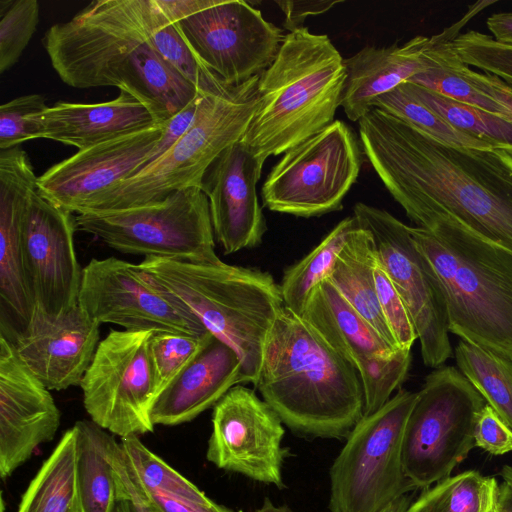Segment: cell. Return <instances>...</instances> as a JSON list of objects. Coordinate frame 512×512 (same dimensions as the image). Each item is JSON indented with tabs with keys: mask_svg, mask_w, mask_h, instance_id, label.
Here are the masks:
<instances>
[{
	"mask_svg": "<svg viewBox=\"0 0 512 512\" xmlns=\"http://www.w3.org/2000/svg\"><path fill=\"white\" fill-rule=\"evenodd\" d=\"M358 126L364 155L417 227L448 216L512 254V154L445 144L377 108Z\"/></svg>",
	"mask_w": 512,
	"mask_h": 512,
	"instance_id": "1",
	"label": "cell"
},
{
	"mask_svg": "<svg viewBox=\"0 0 512 512\" xmlns=\"http://www.w3.org/2000/svg\"><path fill=\"white\" fill-rule=\"evenodd\" d=\"M162 11L156 0H95L52 25L42 44L60 79L73 88L114 86L165 124L200 89L157 51L152 33Z\"/></svg>",
	"mask_w": 512,
	"mask_h": 512,
	"instance_id": "2",
	"label": "cell"
},
{
	"mask_svg": "<svg viewBox=\"0 0 512 512\" xmlns=\"http://www.w3.org/2000/svg\"><path fill=\"white\" fill-rule=\"evenodd\" d=\"M255 386L282 422L302 435L343 437L363 417L355 366L285 306L267 335Z\"/></svg>",
	"mask_w": 512,
	"mask_h": 512,
	"instance_id": "3",
	"label": "cell"
},
{
	"mask_svg": "<svg viewBox=\"0 0 512 512\" xmlns=\"http://www.w3.org/2000/svg\"><path fill=\"white\" fill-rule=\"evenodd\" d=\"M410 233L441 283L449 332L512 361V254L448 216Z\"/></svg>",
	"mask_w": 512,
	"mask_h": 512,
	"instance_id": "4",
	"label": "cell"
},
{
	"mask_svg": "<svg viewBox=\"0 0 512 512\" xmlns=\"http://www.w3.org/2000/svg\"><path fill=\"white\" fill-rule=\"evenodd\" d=\"M139 264L208 332L237 353L239 384L255 385L267 335L284 307L280 285L272 275L224 263L219 257H146Z\"/></svg>",
	"mask_w": 512,
	"mask_h": 512,
	"instance_id": "5",
	"label": "cell"
},
{
	"mask_svg": "<svg viewBox=\"0 0 512 512\" xmlns=\"http://www.w3.org/2000/svg\"><path fill=\"white\" fill-rule=\"evenodd\" d=\"M345 79L344 59L327 35L288 32L259 76L258 108L240 141L263 163L285 153L334 121Z\"/></svg>",
	"mask_w": 512,
	"mask_h": 512,
	"instance_id": "6",
	"label": "cell"
},
{
	"mask_svg": "<svg viewBox=\"0 0 512 512\" xmlns=\"http://www.w3.org/2000/svg\"><path fill=\"white\" fill-rule=\"evenodd\" d=\"M258 79L206 87L184 135L157 160L100 195L86 213L138 207L178 190L201 188L213 162L247 131L259 104Z\"/></svg>",
	"mask_w": 512,
	"mask_h": 512,
	"instance_id": "7",
	"label": "cell"
},
{
	"mask_svg": "<svg viewBox=\"0 0 512 512\" xmlns=\"http://www.w3.org/2000/svg\"><path fill=\"white\" fill-rule=\"evenodd\" d=\"M485 399L454 366L434 368L417 391L402 441L406 477L427 489L450 476L475 447L474 431Z\"/></svg>",
	"mask_w": 512,
	"mask_h": 512,
	"instance_id": "8",
	"label": "cell"
},
{
	"mask_svg": "<svg viewBox=\"0 0 512 512\" xmlns=\"http://www.w3.org/2000/svg\"><path fill=\"white\" fill-rule=\"evenodd\" d=\"M417 392L399 389L353 427L330 469L331 512H379L415 490L402 463L403 434Z\"/></svg>",
	"mask_w": 512,
	"mask_h": 512,
	"instance_id": "9",
	"label": "cell"
},
{
	"mask_svg": "<svg viewBox=\"0 0 512 512\" xmlns=\"http://www.w3.org/2000/svg\"><path fill=\"white\" fill-rule=\"evenodd\" d=\"M76 227L122 253L161 258L214 260L209 201L199 187L159 202L128 209L76 215Z\"/></svg>",
	"mask_w": 512,
	"mask_h": 512,
	"instance_id": "10",
	"label": "cell"
},
{
	"mask_svg": "<svg viewBox=\"0 0 512 512\" xmlns=\"http://www.w3.org/2000/svg\"><path fill=\"white\" fill-rule=\"evenodd\" d=\"M363 149L345 122L330 125L287 150L262 188L265 207L296 217H318L341 210L357 181Z\"/></svg>",
	"mask_w": 512,
	"mask_h": 512,
	"instance_id": "11",
	"label": "cell"
},
{
	"mask_svg": "<svg viewBox=\"0 0 512 512\" xmlns=\"http://www.w3.org/2000/svg\"><path fill=\"white\" fill-rule=\"evenodd\" d=\"M151 335L110 330L80 383L90 420L120 439L154 430L151 410L158 392L149 352Z\"/></svg>",
	"mask_w": 512,
	"mask_h": 512,
	"instance_id": "12",
	"label": "cell"
},
{
	"mask_svg": "<svg viewBox=\"0 0 512 512\" xmlns=\"http://www.w3.org/2000/svg\"><path fill=\"white\" fill-rule=\"evenodd\" d=\"M353 216L372 234L378 257L409 313L422 360L432 369L452 354L447 305L441 283L416 246L410 226L388 211L358 202Z\"/></svg>",
	"mask_w": 512,
	"mask_h": 512,
	"instance_id": "13",
	"label": "cell"
},
{
	"mask_svg": "<svg viewBox=\"0 0 512 512\" xmlns=\"http://www.w3.org/2000/svg\"><path fill=\"white\" fill-rule=\"evenodd\" d=\"M78 305L91 318L124 330L203 334L198 318L141 268L116 257L92 259L82 271Z\"/></svg>",
	"mask_w": 512,
	"mask_h": 512,
	"instance_id": "14",
	"label": "cell"
},
{
	"mask_svg": "<svg viewBox=\"0 0 512 512\" xmlns=\"http://www.w3.org/2000/svg\"><path fill=\"white\" fill-rule=\"evenodd\" d=\"M177 25L197 59L228 86L260 76L286 35L259 9L240 0H216Z\"/></svg>",
	"mask_w": 512,
	"mask_h": 512,
	"instance_id": "15",
	"label": "cell"
},
{
	"mask_svg": "<svg viewBox=\"0 0 512 512\" xmlns=\"http://www.w3.org/2000/svg\"><path fill=\"white\" fill-rule=\"evenodd\" d=\"M278 414L254 390L233 386L213 407L206 458L216 467L283 487Z\"/></svg>",
	"mask_w": 512,
	"mask_h": 512,
	"instance_id": "16",
	"label": "cell"
},
{
	"mask_svg": "<svg viewBox=\"0 0 512 512\" xmlns=\"http://www.w3.org/2000/svg\"><path fill=\"white\" fill-rule=\"evenodd\" d=\"M76 216L35 190L23 226L26 278L36 308L58 318L78 305L83 268L74 245Z\"/></svg>",
	"mask_w": 512,
	"mask_h": 512,
	"instance_id": "17",
	"label": "cell"
},
{
	"mask_svg": "<svg viewBox=\"0 0 512 512\" xmlns=\"http://www.w3.org/2000/svg\"><path fill=\"white\" fill-rule=\"evenodd\" d=\"M37 180L23 149L0 150V336L12 343L28 329L36 309L26 278L22 241Z\"/></svg>",
	"mask_w": 512,
	"mask_h": 512,
	"instance_id": "18",
	"label": "cell"
},
{
	"mask_svg": "<svg viewBox=\"0 0 512 512\" xmlns=\"http://www.w3.org/2000/svg\"><path fill=\"white\" fill-rule=\"evenodd\" d=\"M165 125L79 150L38 177V193L73 214L86 213L100 195L142 169Z\"/></svg>",
	"mask_w": 512,
	"mask_h": 512,
	"instance_id": "19",
	"label": "cell"
},
{
	"mask_svg": "<svg viewBox=\"0 0 512 512\" xmlns=\"http://www.w3.org/2000/svg\"><path fill=\"white\" fill-rule=\"evenodd\" d=\"M60 410L50 390L18 357L12 342L0 336V476L6 479L51 441L60 426Z\"/></svg>",
	"mask_w": 512,
	"mask_h": 512,
	"instance_id": "20",
	"label": "cell"
},
{
	"mask_svg": "<svg viewBox=\"0 0 512 512\" xmlns=\"http://www.w3.org/2000/svg\"><path fill=\"white\" fill-rule=\"evenodd\" d=\"M263 165L238 141L204 175L214 236L226 254L258 246L267 230L256 191Z\"/></svg>",
	"mask_w": 512,
	"mask_h": 512,
	"instance_id": "21",
	"label": "cell"
},
{
	"mask_svg": "<svg viewBox=\"0 0 512 512\" xmlns=\"http://www.w3.org/2000/svg\"><path fill=\"white\" fill-rule=\"evenodd\" d=\"M100 323L76 305L58 318L35 309L13 345L20 360L49 389L80 386L100 338Z\"/></svg>",
	"mask_w": 512,
	"mask_h": 512,
	"instance_id": "22",
	"label": "cell"
},
{
	"mask_svg": "<svg viewBox=\"0 0 512 512\" xmlns=\"http://www.w3.org/2000/svg\"><path fill=\"white\" fill-rule=\"evenodd\" d=\"M240 369L237 353L213 336L158 394L151 410L152 422L176 426L194 420L239 384Z\"/></svg>",
	"mask_w": 512,
	"mask_h": 512,
	"instance_id": "23",
	"label": "cell"
},
{
	"mask_svg": "<svg viewBox=\"0 0 512 512\" xmlns=\"http://www.w3.org/2000/svg\"><path fill=\"white\" fill-rule=\"evenodd\" d=\"M35 119L38 138L78 150L158 125L149 109L124 91L115 99L101 103L57 102Z\"/></svg>",
	"mask_w": 512,
	"mask_h": 512,
	"instance_id": "24",
	"label": "cell"
},
{
	"mask_svg": "<svg viewBox=\"0 0 512 512\" xmlns=\"http://www.w3.org/2000/svg\"><path fill=\"white\" fill-rule=\"evenodd\" d=\"M429 40L430 37L418 35L403 45L366 46L344 59L346 79L341 107L347 118L358 122L377 98L427 70L424 50Z\"/></svg>",
	"mask_w": 512,
	"mask_h": 512,
	"instance_id": "25",
	"label": "cell"
},
{
	"mask_svg": "<svg viewBox=\"0 0 512 512\" xmlns=\"http://www.w3.org/2000/svg\"><path fill=\"white\" fill-rule=\"evenodd\" d=\"M301 317L354 366L363 358L388 357L398 350L385 342L327 279L312 290Z\"/></svg>",
	"mask_w": 512,
	"mask_h": 512,
	"instance_id": "26",
	"label": "cell"
},
{
	"mask_svg": "<svg viewBox=\"0 0 512 512\" xmlns=\"http://www.w3.org/2000/svg\"><path fill=\"white\" fill-rule=\"evenodd\" d=\"M378 260L372 234L358 225L348 236L326 279L385 342L398 349L377 297L374 269Z\"/></svg>",
	"mask_w": 512,
	"mask_h": 512,
	"instance_id": "27",
	"label": "cell"
},
{
	"mask_svg": "<svg viewBox=\"0 0 512 512\" xmlns=\"http://www.w3.org/2000/svg\"><path fill=\"white\" fill-rule=\"evenodd\" d=\"M495 2H476L457 23L444 29L441 33L430 37L429 44L424 50V56L429 64V68L412 77L409 82L428 88L452 100L512 121V117L507 109L478 91L457 72L455 67L457 54L453 46V40L459 35V31L466 22L486 6Z\"/></svg>",
	"mask_w": 512,
	"mask_h": 512,
	"instance_id": "28",
	"label": "cell"
},
{
	"mask_svg": "<svg viewBox=\"0 0 512 512\" xmlns=\"http://www.w3.org/2000/svg\"><path fill=\"white\" fill-rule=\"evenodd\" d=\"M76 481L81 512H114L117 486L109 458L114 435L92 420L77 421Z\"/></svg>",
	"mask_w": 512,
	"mask_h": 512,
	"instance_id": "29",
	"label": "cell"
},
{
	"mask_svg": "<svg viewBox=\"0 0 512 512\" xmlns=\"http://www.w3.org/2000/svg\"><path fill=\"white\" fill-rule=\"evenodd\" d=\"M76 457V430L72 426L30 481L17 512H81Z\"/></svg>",
	"mask_w": 512,
	"mask_h": 512,
	"instance_id": "30",
	"label": "cell"
},
{
	"mask_svg": "<svg viewBox=\"0 0 512 512\" xmlns=\"http://www.w3.org/2000/svg\"><path fill=\"white\" fill-rule=\"evenodd\" d=\"M358 225L354 216L344 218L306 256L285 270L280 289L286 308L303 315L310 293L328 277L348 236Z\"/></svg>",
	"mask_w": 512,
	"mask_h": 512,
	"instance_id": "31",
	"label": "cell"
},
{
	"mask_svg": "<svg viewBox=\"0 0 512 512\" xmlns=\"http://www.w3.org/2000/svg\"><path fill=\"white\" fill-rule=\"evenodd\" d=\"M454 356L457 369L512 430V361L464 340Z\"/></svg>",
	"mask_w": 512,
	"mask_h": 512,
	"instance_id": "32",
	"label": "cell"
},
{
	"mask_svg": "<svg viewBox=\"0 0 512 512\" xmlns=\"http://www.w3.org/2000/svg\"><path fill=\"white\" fill-rule=\"evenodd\" d=\"M498 484L494 477L468 470L424 489L406 512H492Z\"/></svg>",
	"mask_w": 512,
	"mask_h": 512,
	"instance_id": "33",
	"label": "cell"
},
{
	"mask_svg": "<svg viewBox=\"0 0 512 512\" xmlns=\"http://www.w3.org/2000/svg\"><path fill=\"white\" fill-rule=\"evenodd\" d=\"M404 84L419 101L457 130L512 154V121L452 100L418 84L409 81Z\"/></svg>",
	"mask_w": 512,
	"mask_h": 512,
	"instance_id": "34",
	"label": "cell"
},
{
	"mask_svg": "<svg viewBox=\"0 0 512 512\" xmlns=\"http://www.w3.org/2000/svg\"><path fill=\"white\" fill-rule=\"evenodd\" d=\"M373 108L385 111L445 144L475 149H490L488 143L463 133L430 108L419 101L405 86L400 84L394 90L377 98Z\"/></svg>",
	"mask_w": 512,
	"mask_h": 512,
	"instance_id": "35",
	"label": "cell"
},
{
	"mask_svg": "<svg viewBox=\"0 0 512 512\" xmlns=\"http://www.w3.org/2000/svg\"><path fill=\"white\" fill-rule=\"evenodd\" d=\"M411 360V350L398 349L388 357H366L355 364L363 389V416L375 413L391 399L405 381Z\"/></svg>",
	"mask_w": 512,
	"mask_h": 512,
	"instance_id": "36",
	"label": "cell"
},
{
	"mask_svg": "<svg viewBox=\"0 0 512 512\" xmlns=\"http://www.w3.org/2000/svg\"><path fill=\"white\" fill-rule=\"evenodd\" d=\"M212 337L210 332L152 333L149 352L158 394L200 353Z\"/></svg>",
	"mask_w": 512,
	"mask_h": 512,
	"instance_id": "37",
	"label": "cell"
},
{
	"mask_svg": "<svg viewBox=\"0 0 512 512\" xmlns=\"http://www.w3.org/2000/svg\"><path fill=\"white\" fill-rule=\"evenodd\" d=\"M37 0H0V73L21 57L39 22Z\"/></svg>",
	"mask_w": 512,
	"mask_h": 512,
	"instance_id": "38",
	"label": "cell"
},
{
	"mask_svg": "<svg viewBox=\"0 0 512 512\" xmlns=\"http://www.w3.org/2000/svg\"><path fill=\"white\" fill-rule=\"evenodd\" d=\"M459 59L469 67H476L512 82V46L495 40L491 35L469 30L453 40Z\"/></svg>",
	"mask_w": 512,
	"mask_h": 512,
	"instance_id": "39",
	"label": "cell"
},
{
	"mask_svg": "<svg viewBox=\"0 0 512 512\" xmlns=\"http://www.w3.org/2000/svg\"><path fill=\"white\" fill-rule=\"evenodd\" d=\"M45 97L28 94L12 99L0 107V150L17 147L19 144L38 138L35 116L44 112Z\"/></svg>",
	"mask_w": 512,
	"mask_h": 512,
	"instance_id": "40",
	"label": "cell"
},
{
	"mask_svg": "<svg viewBox=\"0 0 512 512\" xmlns=\"http://www.w3.org/2000/svg\"><path fill=\"white\" fill-rule=\"evenodd\" d=\"M374 276L379 305L397 348L411 350L417 334L405 304L380 260L375 265Z\"/></svg>",
	"mask_w": 512,
	"mask_h": 512,
	"instance_id": "41",
	"label": "cell"
},
{
	"mask_svg": "<svg viewBox=\"0 0 512 512\" xmlns=\"http://www.w3.org/2000/svg\"><path fill=\"white\" fill-rule=\"evenodd\" d=\"M474 439L475 446L492 455L512 451V430L487 403L479 413Z\"/></svg>",
	"mask_w": 512,
	"mask_h": 512,
	"instance_id": "42",
	"label": "cell"
},
{
	"mask_svg": "<svg viewBox=\"0 0 512 512\" xmlns=\"http://www.w3.org/2000/svg\"><path fill=\"white\" fill-rule=\"evenodd\" d=\"M109 458L114 470L118 500H126L132 512H154L139 489L120 442L116 441L113 444Z\"/></svg>",
	"mask_w": 512,
	"mask_h": 512,
	"instance_id": "43",
	"label": "cell"
},
{
	"mask_svg": "<svg viewBox=\"0 0 512 512\" xmlns=\"http://www.w3.org/2000/svg\"><path fill=\"white\" fill-rule=\"evenodd\" d=\"M455 67L457 72L472 86L507 109L512 117V82H506L488 73L475 71L463 63L458 55L455 59Z\"/></svg>",
	"mask_w": 512,
	"mask_h": 512,
	"instance_id": "44",
	"label": "cell"
},
{
	"mask_svg": "<svg viewBox=\"0 0 512 512\" xmlns=\"http://www.w3.org/2000/svg\"><path fill=\"white\" fill-rule=\"evenodd\" d=\"M205 88H201L195 99L166 122L161 139L146 158L142 169L165 154L188 130L196 115Z\"/></svg>",
	"mask_w": 512,
	"mask_h": 512,
	"instance_id": "45",
	"label": "cell"
},
{
	"mask_svg": "<svg viewBox=\"0 0 512 512\" xmlns=\"http://www.w3.org/2000/svg\"><path fill=\"white\" fill-rule=\"evenodd\" d=\"M342 2V0L275 1L285 14L283 26L289 32L304 27L307 17L323 14Z\"/></svg>",
	"mask_w": 512,
	"mask_h": 512,
	"instance_id": "46",
	"label": "cell"
},
{
	"mask_svg": "<svg viewBox=\"0 0 512 512\" xmlns=\"http://www.w3.org/2000/svg\"><path fill=\"white\" fill-rule=\"evenodd\" d=\"M216 0H156L157 5L172 23H178L212 5Z\"/></svg>",
	"mask_w": 512,
	"mask_h": 512,
	"instance_id": "47",
	"label": "cell"
},
{
	"mask_svg": "<svg viewBox=\"0 0 512 512\" xmlns=\"http://www.w3.org/2000/svg\"><path fill=\"white\" fill-rule=\"evenodd\" d=\"M486 24L495 40L512 46V12L494 13Z\"/></svg>",
	"mask_w": 512,
	"mask_h": 512,
	"instance_id": "48",
	"label": "cell"
},
{
	"mask_svg": "<svg viewBox=\"0 0 512 512\" xmlns=\"http://www.w3.org/2000/svg\"><path fill=\"white\" fill-rule=\"evenodd\" d=\"M498 484L497 497L492 512H512V466H503Z\"/></svg>",
	"mask_w": 512,
	"mask_h": 512,
	"instance_id": "49",
	"label": "cell"
},
{
	"mask_svg": "<svg viewBox=\"0 0 512 512\" xmlns=\"http://www.w3.org/2000/svg\"><path fill=\"white\" fill-rule=\"evenodd\" d=\"M411 503V497L406 494L395 499L379 512H406Z\"/></svg>",
	"mask_w": 512,
	"mask_h": 512,
	"instance_id": "50",
	"label": "cell"
},
{
	"mask_svg": "<svg viewBox=\"0 0 512 512\" xmlns=\"http://www.w3.org/2000/svg\"><path fill=\"white\" fill-rule=\"evenodd\" d=\"M254 512H293L287 506H275L269 498H265L263 505Z\"/></svg>",
	"mask_w": 512,
	"mask_h": 512,
	"instance_id": "51",
	"label": "cell"
},
{
	"mask_svg": "<svg viewBox=\"0 0 512 512\" xmlns=\"http://www.w3.org/2000/svg\"><path fill=\"white\" fill-rule=\"evenodd\" d=\"M114 512H132L126 500H118Z\"/></svg>",
	"mask_w": 512,
	"mask_h": 512,
	"instance_id": "52",
	"label": "cell"
},
{
	"mask_svg": "<svg viewBox=\"0 0 512 512\" xmlns=\"http://www.w3.org/2000/svg\"><path fill=\"white\" fill-rule=\"evenodd\" d=\"M1 512H4V502L2 500V508H1Z\"/></svg>",
	"mask_w": 512,
	"mask_h": 512,
	"instance_id": "53",
	"label": "cell"
}]
</instances>
